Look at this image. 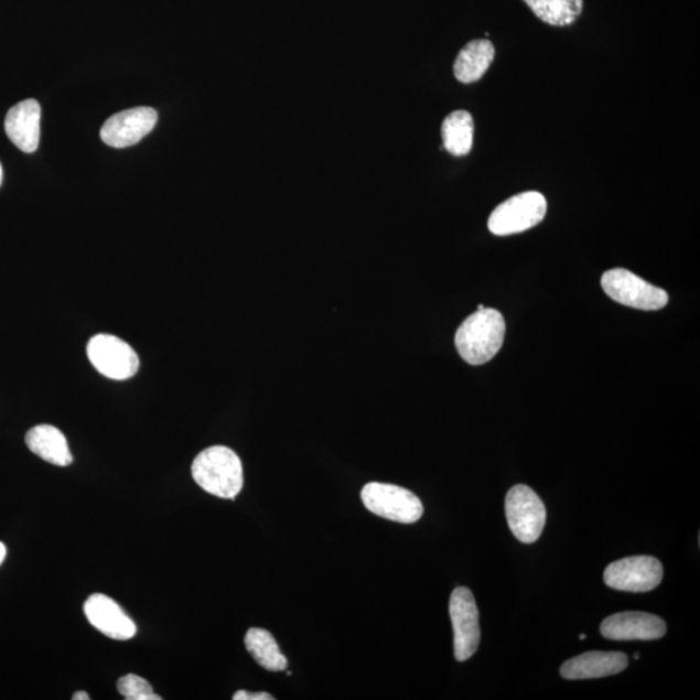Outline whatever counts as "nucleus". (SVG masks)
I'll use <instances>...</instances> for the list:
<instances>
[{
    "label": "nucleus",
    "instance_id": "nucleus-25",
    "mask_svg": "<svg viewBox=\"0 0 700 700\" xmlns=\"http://www.w3.org/2000/svg\"><path fill=\"white\" fill-rule=\"evenodd\" d=\"M580 639H586L585 635H580Z\"/></svg>",
    "mask_w": 700,
    "mask_h": 700
},
{
    "label": "nucleus",
    "instance_id": "nucleus-21",
    "mask_svg": "<svg viewBox=\"0 0 700 700\" xmlns=\"http://www.w3.org/2000/svg\"><path fill=\"white\" fill-rule=\"evenodd\" d=\"M234 700H274V697L268 694V692H249L246 690H239L235 692Z\"/></svg>",
    "mask_w": 700,
    "mask_h": 700
},
{
    "label": "nucleus",
    "instance_id": "nucleus-5",
    "mask_svg": "<svg viewBox=\"0 0 700 700\" xmlns=\"http://www.w3.org/2000/svg\"><path fill=\"white\" fill-rule=\"evenodd\" d=\"M508 527L520 542L534 543L540 539L547 525V508L537 493L527 485H515L506 500Z\"/></svg>",
    "mask_w": 700,
    "mask_h": 700
},
{
    "label": "nucleus",
    "instance_id": "nucleus-20",
    "mask_svg": "<svg viewBox=\"0 0 700 700\" xmlns=\"http://www.w3.org/2000/svg\"><path fill=\"white\" fill-rule=\"evenodd\" d=\"M120 694L128 700H160L154 694L151 683L137 675H127L117 682Z\"/></svg>",
    "mask_w": 700,
    "mask_h": 700
},
{
    "label": "nucleus",
    "instance_id": "nucleus-7",
    "mask_svg": "<svg viewBox=\"0 0 700 700\" xmlns=\"http://www.w3.org/2000/svg\"><path fill=\"white\" fill-rule=\"evenodd\" d=\"M663 574L665 571L657 558L638 556L611 563L603 579L607 586L616 591L646 593L660 584Z\"/></svg>",
    "mask_w": 700,
    "mask_h": 700
},
{
    "label": "nucleus",
    "instance_id": "nucleus-13",
    "mask_svg": "<svg viewBox=\"0 0 700 700\" xmlns=\"http://www.w3.org/2000/svg\"><path fill=\"white\" fill-rule=\"evenodd\" d=\"M4 129L19 150L33 153L39 149L41 134V106L26 99L12 107L6 116Z\"/></svg>",
    "mask_w": 700,
    "mask_h": 700
},
{
    "label": "nucleus",
    "instance_id": "nucleus-18",
    "mask_svg": "<svg viewBox=\"0 0 700 700\" xmlns=\"http://www.w3.org/2000/svg\"><path fill=\"white\" fill-rule=\"evenodd\" d=\"M246 647L259 665L270 672H282L289 667V660L280 651L271 633L261 628H250L246 635Z\"/></svg>",
    "mask_w": 700,
    "mask_h": 700
},
{
    "label": "nucleus",
    "instance_id": "nucleus-11",
    "mask_svg": "<svg viewBox=\"0 0 700 700\" xmlns=\"http://www.w3.org/2000/svg\"><path fill=\"white\" fill-rule=\"evenodd\" d=\"M666 632L661 617L639 611L611 615L601 625L602 636L613 640H654L665 637Z\"/></svg>",
    "mask_w": 700,
    "mask_h": 700
},
{
    "label": "nucleus",
    "instance_id": "nucleus-2",
    "mask_svg": "<svg viewBox=\"0 0 700 700\" xmlns=\"http://www.w3.org/2000/svg\"><path fill=\"white\" fill-rule=\"evenodd\" d=\"M191 473L201 488L218 498L235 499L245 484L238 454L223 445L211 446L198 454Z\"/></svg>",
    "mask_w": 700,
    "mask_h": 700
},
{
    "label": "nucleus",
    "instance_id": "nucleus-12",
    "mask_svg": "<svg viewBox=\"0 0 700 700\" xmlns=\"http://www.w3.org/2000/svg\"><path fill=\"white\" fill-rule=\"evenodd\" d=\"M88 623L103 635L116 640H128L136 636L137 626L125 614L120 604L105 594H93L84 606Z\"/></svg>",
    "mask_w": 700,
    "mask_h": 700
},
{
    "label": "nucleus",
    "instance_id": "nucleus-3",
    "mask_svg": "<svg viewBox=\"0 0 700 700\" xmlns=\"http://www.w3.org/2000/svg\"><path fill=\"white\" fill-rule=\"evenodd\" d=\"M360 498L368 511L403 525L418 521L424 513L423 504L414 493L392 484L368 483L360 492Z\"/></svg>",
    "mask_w": 700,
    "mask_h": 700
},
{
    "label": "nucleus",
    "instance_id": "nucleus-9",
    "mask_svg": "<svg viewBox=\"0 0 700 700\" xmlns=\"http://www.w3.org/2000/svg\"><path fill=\"white\" fill-rule=\"evenodd\" d=\"M454 629V657L466 661L476 653L481 644V625L474 594L470 589L456 588L449 603Z\"/></svg>",
    "mask_w": 700,
    "mask_h": 700
},
{
    "label": "nucleus",
    "instance_id": "nucleus-16",
    "mask_svg": "<svg viewBox=\"0 0 700 700\" xmlns=\"http://www.w3.org/2000/svg\"><path fill=\"white\" fill-rule=\"evenodd\" d=\"M495 54V46L488 40H476L467 43L456 56L455 78L462 84L476 83L489 69Z\"/></svg>",
    "mask_w": 700,
    "mask_h": 700
},
{
    "label": "nucleus",
    "instance_id": "nucleus-8",
    "mask_svg": "<svg viewBox=\"0 0 700 700\" xmlns=\"http://www.w3.org/2000/svg\"><path fill=\"white\" fill-rule=\"evenodd\" d=\"M87 356L101 375L114 380L130 379L139 368L134 349L114 335L94 336L87 344Z\"/></svg>",
    "mask_w": 700,
    "mask_h": 700
},
{
    "label": "nucleus",
    "instance_id": "nucleus-14",
    "mask_svg": "<svg viewBox=\"0 0 700 700\" xmlns=\"http://www.w3.org/2000/svg\"><path fill=\"white\" fill-rule=\"evenodd\" d=\"M628 667V657L624 653L589 651L567 660L560 675L567 680L601 679L623 672Z\"/></svg>",
    "mask_w": 700,
    "mask_h": 700
},
{
    "label": "nucleus",
    "instance_id": "nucleus-17",
    "mask_svg": "<svg viewBox=\"0 0 700 700\" xmlns=\"http://www.w3.org/2000/svg\"><path fill=\"white\" fill-rule=\"evenodd\" d=\"M444 149L454 157H466L474 144V120L466 110H455L441 127Z\"/></svg>",
    "mask_w": 700,
    "mask_h": 700
},
{
    "label": "nucleus",
    "instance_id": "nucleus-24",
    "mask_svg": "<svg viewBox=\"0 0 700 700\" xmlns=\"http://www.w3.org/2000/svg\"><path fill=\"white\" fill-rule=\"evenodd\" d=\"M2 182H3V168L2 165H0V186H2Z\"/></svg>",
    "mask_w": 700,
    "mask_h": 700
},
{
    "label": "nucleus",
    "instance_id": "nucleus-22",
    "mask_svg": "<svg viewBox=\"0 0 700 700\" xmlns=\"http://www.w3.org/2000/svg\"><path fill=\"white\" fill-rule=\"evenodd\" d=\"M73 700H90V696L85 691H77L75 696L72 697Z\"/></svg>",
    "mask_w": 700,
    "mask_h": 700
},
{
    "label": "nucleus",
    "instance_id": "nucleus-19",
    "mask_svg": "<svg viewBox=\"0 0 700 700\" xmlns=\"http://www.w3.org/2000/svg\"><path fill=\"white\" fill-rule=\"evenodd\" d=\"M545 24L570 26L584 10V0H523Z\"/></svg>",
    "mask_w": 700,
    "mask_h": 700
},
{
    "label": "nucleus",
    "instance_id": "nucleus-23",
    "mask_svg": "<svg viewBox=\"0 0 700 700\" xmlns=\"http://www.w3.org/2000/svg\"><path fill=\"white\" fill-rule=\"evenodd\" d=\"M6 556H7L6 545L3 542H0V564L3 563Z\"/></svg>",
    "mask_w": 700,
    "mask_h": 700
},
{
    "label": "nucleus",
    "instance_id": "nucleus-4",
    "mask_svg": "<svg viewBox=\"0 0 700 700\" xmlns=\"http://www.w3.org/2000/svg\"><path fill=\"white\" fill-rule=\"evenodd\" d=\"M547 211V198L537 191H527L499 204L489 217L488 227L498 237L519 234L539 225Z\"/></svg>",
    "mask_w": 700,
    "mask_h": 700
},
{
    "label": "nucleus",
    "instance_id": "nucleus-1",
    "mask_svg": "<svg viewBox=\"0 0 700 700\" xmlns=\"http://www.w3.org/2000/svg\"><path fill=\"white\" fill-rule=\"evenodd\" d=\"M506 323L496 309L484 308L464 320L455 334L456 351L467 364L489 363L505 341Z\"/></svg>",
    "mask_w": 700,
    "mask_h": 700
},
{
    "label": "nucleus",
    "instance_id": "nucleus-6",
    "mask_svg": "<svg viewBox=\"0 0 700 700\" xmlns=\"http://www.w3.org/2000/svg\"><path fill=\"white\" fill-rule=\"evenodd\" d=\"M602 289L611 299L638 311H659L668 304V293L629 270L613 269L604 272Z\"/></svg>",
    "mask_w": 700,
    "mask_h": 700
},
{
    "label": "nucleus",
    "instance_id": "nucleus-10",
    "mask_svg": "<svg viewBox=\"0 0 700 700\" xmlns=\"http://www.w3.org/2000/svg\"><path fill=\"white\" fill-rule=\"evenodd\" d=\"M158 112L150 107H137L117 114L103 125V142L115 149L134 146L157 127Z\"/></svg>",
    "mask_w": 700,
    "mask_h": 700
},
{
    "label": "nucleus",
    "instance_id": "nucleus-15",
    "mask_svg": "<svg viewBox=\"0 0 700 700\" xmlns=\"http://www.w3.org/2000/svg\"><path fill=\"white\" fill-rule=\"evenodd\" d=\"M25 442L31 452L55 466L66 467L73 462L68 441L54 426H35L26 433Z\"/></svg>",
    "mask_w": 700,
    "mask_h": 700
}]
</instances>
